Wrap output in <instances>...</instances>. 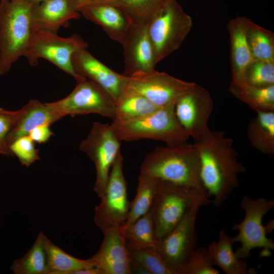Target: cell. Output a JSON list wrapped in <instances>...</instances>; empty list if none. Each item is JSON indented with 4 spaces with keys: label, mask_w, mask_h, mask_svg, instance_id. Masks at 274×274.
Listing matches in <instances>:
<instances>
[{
    "label": "cell",
    "mask_w": 274,
    "mask_h": 274,
    "mask_svg": "<svg viewBox=\"0 0 274 274\" xmlns=\"http://www.w3.org/2000/svg\"><path fill=\"white\" fill-rule=\"evenodd\" d=\"M88 44L78 35L61 37L51 31H32L25 46L23 56L30 65L36 66L39 59H45L72 76L77 82L85 80L74 70L72 57L78 50L86 49Z\"/></svg>",
    "instance_id": "52a82bcc"
},
{
    "label": "cell",
    "mask_w": 274,
    "mask_h": 274,
    "mask_svg": "<svg viewBox=\"0 0 274 274\" xmlns=\"http://www.w3.org/2000/svg\"><path fill=\"white\" fill-rule=\"evenodd\" d=\"M123 75H133L155 70V58L147 31V24H132L123 43Z\"/></svg>",
    "instance_id": "2e32d148"
},
{
    "label": "cell",
    "mask_w": 274,
    "mask_h": 274,
    "mask_svg": "<svg viewBox=\"0 0 274 274\" xmlns=\"http://www.w3.org/2000/svg\"><path fill=\"white\" fill-rule=\"evenodd\" d=\"M53 134L50 125L44 124L35 127L29 132L28 135L35 143L42 144L47 142Z\"/></svg>",
    "instance_id": "8d00e7d4"
},
{
    "label": "cell",
    "mask_w": 274,
    "mask_h": 274,
    "mask_svg": "<svg viewBox=\"0 0 274 274\" xmlns=\"http://www.w3.org/2000/svg\"><path fill=\"white\" fill-rule=\"evenodd\" d=\"M212 203L205 191L163 182L152 207L157 244L170 232L196 204Z\"/></svg>",
    "instance_id": "277c9868"
},
{
    "label": "cell",
    "mask_w": 274,
    "mask_h": 274,
    "mask_svg": "<svg viewBox=\"0 0 274 274\" xmlns=\"http://www.w3.org/2000/svg\"><path fill=\"white\" fill-rule=\"evenodd\" d=\"M110 125L120 142L149 139L175 146L187 142L189 138L176 117L175 104L160 108L139 118L113 121Z\"/></svg>",
    "instance_id": "3957f363"
},
{
    "label": "cell",
    "mask_w": 274,
    "mask_h": 274,
    "mask_svg": "<svg viewBox=\"0 0 274 274\" xmlns=\"http://www.w3.org/2000/svg\"><path fill=\"white\" fill-rule=\"evenodd\" d=\"M121 229L128 248H157L152 208L134 223Z\"/></svg>",
    "instance_id": "83f0119b"
},
{
    "label": "cell",
    "mask_w": 274,
    "mask_h": 274,
    "mask_svg": "<svg viewBox=\"0 0 274 274\" xmlns=\"http://www.w3.org/2000/svg\"><path fill=\"white\" fill-rule=\"evenodd\" d=\"M63 117L52 102L42 103L30 100L20 109V115L9 138L10 147L18 138L28 135L35 127L44 124L51 125Z\"/></svg>",
    "instance_id": "44dd1931"
},
{
    "label": "cell",
    "mask_w": 274,
    "mask_h": 274,
    "mask_svg": "<svg viewBox=\"0 0 274 274\" xmlns=\"http://www.w3.org/2000/svg\"><path fill=\"white\" fill-rule=\"evenodd\" d=\"M247 38L254 60L274 62V33L251 20L247 28Z\"/></svg>",
    "instance_id": "f546056e"
},
{
    "label": "cell",
    "mask_w": 274,
    "mask_h": 274,
    "mask_svg": "<svg viewBox=\"0 0 274 274\" xmlns=\"http://www.w3.org/2000/svg\"><path fill=\"white\" fill-rule=\"evenodd\" d=\"M140 173L165 182L206 191L200 179L198 152L193 144L187 142L156 147L144 158Z\"/></svg>",
    "instance_id": "7a4b0ae2"
},
{
    "label": "cell",
    "mask_w": 274,
    "mask_h": 274,
    "mask_svg": "<svg viewBox=\"0 0 274 274\" xmlns=\"http://www.w3.org/2000/svg\"><path fill=\"white\" fill-rule=\"evenodd\" d=\"M247 135L249 143L262 154L274 155V112H258L249 123Z\"/></svg>",
    "instance_id": "cb8c5ba5"
},
{
    "label": "cell",
    "mask_w": 274,
    "mask_h": 274,
    "mask_svg": "<svg viewBox=\"0 0 274 274\" xmlns=\"http://www.w3.org/2000/svg\"><path fill=\"white\" fill-rule=\"evenodd\" d=\"M160 108L137 92L124 88L115 101L116 117L113 121H126L142 117Z\"/></svg>",
    "instance_id": "4316f807"
},
{
    "label": "cell",
    "mask_w": 274,
    "mask_h": 274,
    "mask_svg": "<svg viewBox=\"0 0 274 274\" xmlns=\"http://www.w3.org/2000/svg\"><path fill=\"white\" fill-rule=\"evenodd\" d=\"M203 206L202 203L195 204L180 222L157 242L160 255L177 272L196 248V221L198 211Z\"/></svg>",
    "instance_id": "4fadbf2b"
},
{
    "label": "cell",
    "mask_w": 274,
    "mask_h": 274,
    "mask_svg": "<svg viewBox=\"0 0 274 274\" xmlns=\"http://www.w3.org/2000/svg\"><path fill=\"white\" fill-rule=\"evenodd\" d=\"M233 245L231 237L224 230H220L218 241L211 243L207 248L213 265L225 274L248 273L247 263L236 256Z\"/></svg>",
    "instance_id": "7402d4cb"
},
{
    "label": "cell",
    "mask_w": 274,
    "mask_h": 274,
    "mask_svg": "<svg viewBox=\"0 0 274 274\" xmlns=\"http://www.w3.org/2000/svg\"><path fill=\"white\" fill-rule=\"evenodd\" d=\"M213 108L209 91L197 84L175 105L176 117L189 137L196 140L209 130L208 121Z\"/></svg>",
    "instance_id": "5bb4252c"
},
{
    "label": "cell",
    "mask_w": 274,
    "mask_h": 274,
    "mask_svg": "<svg viewBox=\"0 0 274 274\" xmlns=\"http://www.w3.org/2000/svg\"><path fill=\"white\" fill-rule=\"evenodd\" d=\"M106 0H90L91 2H101Z\"/></svg>",
    "instance_id": "60d3db41"
},
{
    "label": "cell",
    "mask_w": 274,
    "mask_h": 274,
    "mask_svg": "<svg viewBox=\"0 0 274 274\" xmlns=\"http://www.w3.org/2000/svg\"><path fill=\"white\" fill-rule=\"evenodd\" d=\"M30 5L33 6L37 5L44 0H23Z\"/></svg>",
    "instance_id": "f35d334b"
},
{
    "label": "cell",
    "mask_w": 274,
    "mask_h": 274,
    "mask_svg": "<svg viewBox=\"0 0 274 274\" xmlns=\"http://www.w3.org/2000/svg\"><path fill=\"white\" fill-rule=\"evenodd\" d=\"M19 115L20 110L12 111L0 108V154L13 155L9 138Z\"/></svg>",
    "instance_id": "d590c367"
},
{
    "label": "cell",
    "mask_w": 274,
    "mask_h": 274,
    "mask_svg": "<svg viewBox=\"0 0 274 274\" xmlns=\"http://www.w3.org/2000/svg\"><path fill=\"white\" fill-rule=\"evenodd\" d=\"M10 150L22 165L28 167L40 159L39 150L28 135L20 137L10 145Z\"/></svg>",
    "instance_id": "e575fe53"
},
{
    "label": "cell",
    "mask_w": 274,
    "mask_h": 274,
    "mask_svg": "<svg viewBox=\"0 0 274 274\" xmlns=\"http://www.w3.org/2000/svg\"><path fill=\"white\" fill-rule=\"evenodd\" d=\"M123 158L120 152L114 162L101 201L95 207L94 221L102 232L111 227H122L127 221L130 202L123 171Z\"/></svg>",
    "instance_id": "9c48e42d"
},
{
    "label": "cell",
    "mask_w": 274,
    "mask_h": 274,
    "mask_svg": "<svg viewBox=\"0 0 274 274\" xmlns=\"http://www.w3.org/2000/svg\"><path fill=\"white\" fill-rule=\"evenodd\" d=\"M244 82L257 87L274 85V62L254 60L245 72Z\"/></svg>",
    "instance_id": "d6a6232c"
},
{
    "label": "cell",
    "mask_w": 274,
    "mask_h": 274,
    "mask_svg": "<svg viewBox=\"0 0 274 274\" xmlns=\"http://www.w3.org/2000/svg\"><path fill=\"white\" fill-rule=\"evenodd\" d=\"M233 142L223 131L210 130L193 144L199 157L202 184L215 207L229 198L239 185L238 175L246 170Z\"/></svg>",
    "instance_id": "6da1fadb"
},
{
    "label": "cell",
    "mask_w": 274,
    "mask_h": 274,
    "mask_svg": "<svg viewBox=\"0 0 274 274\" xmlns=\"http://www.w3.org/2000/svg\"><path fill=\"white\" fill-rule=\"evenodd\" d=\"M72 63L78 75L100 86L116 101L124 89L127 77L106 66L86 49L77 51L73 55Z\"/></svg>",
    "instance_id": "e0dca14e"
},
{
    "label": "cell",
    "mask_w": 274,
    "mask_h": 274,
    "mask_svg": "<svg viewBox=\"0 0 274 274\" xmlns=\"http://www.w3.org/2000/svg\"><path fill=\"white\" fill-rule=\"evenodd\" d=\"M128 249L131 259L142 267L147 274H177L156 248Z\"/></svg>",
    "instance_id": "1f68e13d"
},
{
    "label": "cell",
    "mask_w": 274,
    "mask_h": 274,
    "mask_svg": "<svg viewBox=\"0 0 274 274\" xmlns=\"http://www.w3.org/2000/svg\"><path fill=\"white\" fill-rule=\"evenodd\" d=\"M241 206L245 213V217L241 222L232 226V229L238 231L235 236L231 237L232 243L241 244L235 255L242 259L250 258L253 249L261 248L268 256L270 251L274 250V242L267 236L262 219L274 208V199L264 197L253 199L245 195Z\"/></svg>",
    "instance_id": "ba28073f"
},
{
    "label": "cell",
    "mask_w": 274,
    "mask_h": 274,
    "mask_svg": "<svg viewBox=\"0 0 274 274\" xmlns=\"http://www.w3.org/2000/svg\"><path fill=\"white\" fill-rule=\"evenodd\" d=\"M192 25L177 0H167L156 12L147 24L156 64L180 47Z\"/></svg>",
    "instance_id": "5b68a950"
},
{
    "label": "cell",
    "mask_w": 274,
    "mask_h": 274,
    "mask_svg": "<svg viewBox=\"0 0 274 274\" xmlns=\"http://www.w3.org/2000/svg\"><path fill=\"white\" fill-rule=\"evenodd\" d=\"M44 248L47 274H75L78 271L95 267L89 259H80L67 254L45 235Z\"/></svg>",
    "instance_id": "d4e9b609"
},
{
    "label": "cell",
    "mask_w": 274,
    "mask_h": 274,
    "mask_svg": "<svg viewBox=\"0 0 274 274\" xmlns=\"http://www.w3.org/2000/svg\"><path fill=\"white\" fill-rule=\"evenodd\" d=\"M250 20L244 16L237 17L230 19L227 24L230 45L232 83H245V72L254 60L246 35Z\"/></svg>",
    "instance_id": "ffe728a7"
},
{
    "label": "cell",
    "mask_w": 274,
    "mask_h": 274,
    "mask_svg": "<svg viewBox=\"0 0 274 274\" xmlns=\"http://www.w3.org/2000/svg\"><path fill=\"white\" fill-rule=\"evenodd\" d=\"M195 84L154 70L127 77L124 88L142 94L161 108L175 105L178 99Z\"/></svg>",
    "instance_id": "7c38bea8"
},
{
    "label": "cell",
    "mask_w": 274,
    "mask_h": 274,
    "mask_svg": "<svg viewBox=\"0 0 274 274\" xmlns=\"http://www.w3.org/2000/svg\"><path fill=\"white\" fill-rule=\"evenodd\" d=\"M32 7L23 0H10L0 8V76L23 56L31 33Z\"/></svg>",
    "instance_id": "8992f818"
},
{
    "label": "cell",
    "mask_w": 274,
    "mask_h": 274,
    "mask_svg": "<svg viewBox=\"0 0 274 274\" xmlns=\"http://www.w3.org/2000/svg\"><path fill=\"white\" fill-rule=\"evenodd\" d=\"M10 0H0V8L4 7Z\"/></svg>",
    "instance_id": "ab89813d"
},
{
    "label": "cell",
    "mask_w": 274,
    "mask_h": 274,
    "mask_svg": "<svg viewBox=\"0 0 274 274\" xmlns=\"http://www.w3.org/2000/svg\"><path fill=\"white\" fill-rule=\"evenodd\" d=\"M52 103L63 117L96 114L112 120L116 117L113 98L104 88L88 79L77 82L67 96Z\"/></svg>",
    "instance_id": "8fae6325"
},
{
    "label": "cell",
    "mask_w": 274,
    "mask_h": 274,
    "mask_svg": "<svg viewBox=\"0 0 274 274\" xmlns=\"http://www.w3.org/2000/svg\"><path fill=\"white\" fill-rule=\"evenodd\" d=\"M163 184V181L144 174L138 178L136 193L130 202L128 217L122 228L126 227L148 213L152 208Z\"/></svg>",
    "instance_id": "603a6c76"
},
{
    "label": "cell",
    "mask_w": 274,
    "mask_h": 274,
    "mask_svg": "<svg viewBox=\"0 0 274 274\" xmlns=\"http://www.w3.org/2000/svg\"><path fill=\"white\" fill-rule=\"evenodd\" d=\"M178 274H219L215 267L208 249L196 248L177 271Z\"/></svg>",
    "instance_id": "836d02e7"
},
{
    "label": "cell",
    "mask_w": 274,
    "mask_h": 274,
    "mask_svg": "<svg viewBox=\"0 0 274 274\" xmlns=\"http://www.w3.org/2000/svg\"><path fill=\"white\" fill-rule=\"evenodd\" d=\"M102 232L100 248L89 260L101 274H131V257L121 227H111Z\"/></svg>",
    "instance_id": "9a60e30c"
},
{
    "label": "cell",
    "mask_w": 274,
    "mask_h": 274,
    "mask_svg": "<svg viewBox=\"0 0 274 274\" xmlns=\"http://www.w3.org/2000/svg\"><path fill=\"white\" fill-rule=\"evenodd\" d=\"M120 141L110 124L94 122L79 144V149L94 163L96 171L94 191L100 197L106 188L111 167L121 152Z\"/></svg>",
    "instance_id": "30bf717a"
},
{
    "label": "cell",
    "mask_w": 274,
    "mask_h": 274,
    "mask_svg": "<svg viewBox=\"0 0 274 274\" xmlns=\"http://www.w3.org/2000/svg\"><path fill=\"white\" fill-rule=\"evenodd\" d=\"M45 235L40 232L33 246L21 258L16 260L11 269L17 274H47Z\"/></svg>",
    "instance_id": "4dcf8cb0"
},
{
    "label": "cell",
    "mask_w": 274,
    "mask_h": 274,
    "mask_svg": "<svg viewBox=\"0 0 274 274\" xmlns=\"http://www.w3.org/2000/svg\"><path fill=\"white\" fill-rule=\"evenodd\" d=\"M229 91L257 113L274 112V85L257 87L230 83Z\"/></svg>",
    "instance_id": "484cf974"
},
{
    "label": "cell",
    "mask_w": 274,
    "mask_h": 274,
    "mask_svg": "<svg viewBox=\"0 0 274 274\" xmlns=\"http://www.w3.org/2000/svg\"><path fill=\"white\" fill-rule=\"evenodd\" d=\"M167 0H106L104 2L118 8L132 24H147L156 12Z\"/></svg>",
    "instance_id": "f1b7e54d"
},
{
    "label": "cell",
    "mask_w": 274,
    "mask_h": 274,
    "mask_svg": "<svg viewBox=\"0 0 274 274\" xmlns=\"http://www.w3.org/2000/svg\"><path fill=\"white\" fill-rule=\"evenodd\" d=\"M71 1L77 11L80 8L91 2L90 0H71Z\"/></svg>",
    "instance_id": "74e56055"
},
{
    "label": "cell",
    "mask_w": 274,
    "mask_h": 274,
    "mask_svg": "<svg viewBox=\"0 0 274 274\" xmlns=\"http://www.w3.org/2000/svg\"><path fill=\"white\" fill-rule=\"evenodd\" d=\"M80 13L71 0H44L33 6L30 11L31 32L42 30L57 33L61 27H67Z\"/></svg>",
    "instance_id": "ac0fdd59"
},
{
    "label": "cell",
    "mask_w": 274,
    "mask_h": 274,
    "mask_svg": "<svg viewBox=\"0 0 274 274\" xmlns=\"http://www.w3.org/2000/svg\"><path fill=\"white\" fill-rule=\"evenodd\" d=\"M78 11L87 19L100 25L111 39L121 45L132 24L121 10L105 2H90Z\"/></svg>",
    "instance_id": "d6986e66"
}]
</instances>
